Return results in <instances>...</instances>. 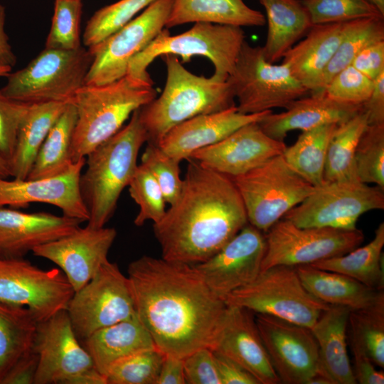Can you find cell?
<instances>
[{
	"label": "cell",
	"instance_id": "obj_25",
	"mask_svg": "<svg viewBox=\"0 0 384 384\" xmlns=\"http://www.w3.org/2000/svg\"><path fill=\"white\" fill-rule=\"evenodd\" d=\"M284 109L281 113L270 112L258 122L265 134L279 141H284L293 130L303 132L324 124H340L357 114L362 105L339 102L323 94L300 97Z\"/></svg>",
	"mask_w": 384,
	"mask_h": 384
},
{
	"label": "cell",
	"instance_id": "obj_16",
	"mask_svg": "<svg viewBox=\"0 0 384 384\" xmlns=\"http://www.w3.org/2000/svg\"><path fill=\"white\" fill-rule=\"evenodd\" d=\"M255 317L280 383L308 384L319 369V347L311 329L268 314Z\"/></svg>",
	"mask_w": 384,
	"mask_h": 384
},
{
	"label": "cell",
	"instance_id": "obj_10",
	"mask_svg": "<svg viewBox=\"0 0 384 384\" xmlns=\"http://www.w3.org/2000/svg\"><path fill=\"white\" fill-rule=\"evenodd\" d=\"M227 81L238 100V110L244 114L286 108L309 92L285 64L270 63L262 47L252 46L246 41Z\"/></svg>",
	"mask_w": 384,
	"mask_h": 384
},
{
	"label": "cell",
	"instance_id": "obj_58",
	"mask_svg": "<svg viewBox=\"0 0 384 384\" xmlns=\"http://www.w3.org/2000/svg\"><path fill=\"white\" fill-rule=\"evenodd\" d=\"M11 176L9 161L0 152V178L6 179Z\"/></svg>",
	"mask_w": 384,
	"mask_h": 384
},
{
	"label": "cell",
	"instance_id": "obj_21",
	"mask_svg": "<svg viewBox=\"0 0 384 384\" xmlns=\"http://www.w3.org/2000/svg\"><path fill=\"white\" fill-rule=\"evenodd\" d=\"M85 159H80L65 171L54 176L0 178V207L26 208L33 203H46L58 207L65 216L87 221L89 215L79 187Z\"/></svg>",
	"mask_w": 384,
	"mask_h": 384
},
{
	"label": "cell",
	"instance_id": "obj_45",
	"mask_svg": "<svg viewBox=\"0 0 384 384\" xmlns=\"http://www.w3.org/2000/svg\"><path fill=\"white\" fill-rule=\"evenodd\" d=\"M313 25L384 17L366 0H301Z\"/></svg>",
	"mask_w": 384,
	"mask_h": 384
},
{
	"label": "cell",
	"instance_id": "obj_42",
	"mask_svg": "<svg viewBox=\"0 0 384 384\" xmlns=\"http://www.w3.org/2000/svg\"><path fill=\"white\" fill-rule=\"evenodd\" d=\"M164 356L155 348L125 357L107 371V384H156Z\"/></svg>",
	"mask_w": 384,
	"mask_h": 384
},
{
	"label": "cell",
	"instance_id": "obj_51",
	"mask_svg": "<svg viewBox=\"0 0 384 384\" xmlns=\"http://www.w3.org/2000/svg\"><path fill=\"white\" fill-rule=\"evenodd\" d=\"M221 384H260L247 370L233 360L213 351Z\"/></svg>",
	"mask_w": 384,
	"mask_h": 384
},
{
	"label": "cell",
	"instance_id": "obj_18",
	"mask_svg": "<svg viewBox=\"0 0 384 384\" xmlns=\"http://www.w3.org/2000/svg\"><path fill=\"white\" fill-rule=\"evenodd\" d=\"M265 250L264 233L247 223L214 255L193 266L212 292L224 300L256 279Z\"/></svg>",
	"mask_w": 384,
	"mask_h": 384
},
{
	"label": "cell",
	"instance_id": "obj_46",
	"mask_svg": "<svg viewBox=\"0 0 384 384\" xmlns=\"http://www.w3.org/2000/svg\"><path fill=\"white\" fill-rule=\"evenodd\" d=\"M179 161L166 154L157 145L147 142L141 157V164L159 183L165 201L172 205L178 198L183 185Z\"/></svg>",
	"mask_w": 384,
	"mask_h": 384
},
{
	"label": "cell",
	"instance_id": "obj_59",
	"mask_svg": "<svg viewBox=\"0 0 384 384\" xmlns=\"http://www.w3.org/2000/svg\"><path fill=\"white\" fill-rule=\"evenodd\" d=\"M384 15V0H366Z\"/></svg>",
	"mask_w": 384,
	"mask_h": 384
},
{
	"label": "cell",
	"instance_id": "obj_32",
	"mask_svg": "<svg viewBox=\"0 0 384 384\" xmlns=\"http://www.w3.org/2000/svg\"><path fill=\"white\" fill-rule=\"evenodd\" d=\"M67 105L50 102L29 105L19 126L15 148L9 161L12 177L27 178L47 134Z\"/></svg>",
	"mask_w": 384,
	"mask_h": 384
},
{
	"label": "cell",
	"instance_id": "obj_8",
	"mask_svg": "<svg viewBox=\"0 0 384 384\" xmlns=\"http://www.w3.org/2000/svg\"><path fill=\"white\" fill-rule=\"evenodd\" d=\"M230 178L242 200L248 223L264 233L316 188L294 171L282 154Z\"/></svg>",
	"mask_w": 384,
	"mask_h": 384
},
{
	"label": "cell",
	"instance_id": "obj_50",
	"mask_svg": "<svg viewBox=\"0 0 384 384\" xmlns=\"http://www.w3.org/2000/svg\"><path fill=\"white\" fill-rule=\"evenodd\" d=\"M351 65L374 81L384 73V40L365 47L354 58Z\"/></svg>",
	"mask_w": 384,
	"mask_h": 384
},
{
	"label": "cell",
	"instance_id": "obj_52",
	"mask_svg": "<svg viewBox=\"0 0 384 384\" xmlns=\"http://www.w3.org/2000/svg\"><path fill=\"white\" fill-rule=\"evenodd\" d=\"M38 358L31 349L13 366L1 384H34Z\"/></svg>",
	"mask_w": 384,
	"mask_h": 384
},
{
	"label": "cell",
	"instance_id": "obj_37",
	"mask_svg": "<svg viewBox=\"0 0 384 384\" xmlns=\"http://www.w3.org/2000/svg\"><path fill=\"white\" fill-rule=\"evenodd\" d=\"M338 125L328 124L303 131L292 145L286 146L282 154L288 165L314 187L324 183L327 149Z\"/></svg>",
	"mask_w": 384,
	"mask_h": 384
},
{
	"label": "cell",
	"instance_id": "obj_44",
	"mask_svg": "<svg viewBox=\"0 0 384 384\" xmlns=\"http://www.w3.org/2000/svg\"><path fill=\"white\" fill-rule=\"evenodd\" d=\"M82 8V0H55L46 48L76 50L81 47L80 24Z\"/></svg>",
	"mask_w": 384,
	"mask_h": 384
},
{
	"label": "cell",
	"instance_id": "obj_11",
	"mask_svg": "<svg viewBox=\"0 0 384 384\" xmlns=\"http://www.w3.org/2000/svg\"><path fill=\"white\" fill-rule=\"evenodd\" d=\"M265 233L261 272L276 265L299 266L344 255L364 240L358 229L300 228L282 218Z\"/></svg>",
	"mask_w": 384,
	"mask_h": 384
},
{
	"label": "cell",
	"instance_id": "obj_56",
	"mask_svg": "<svg viewBox=\"0 0 384 384\" xmlns=\"http://www.w3.org/2000/svg\"><path fill=\"white\" fill-rule=\"evenodd\" d=\"M6 11L0 4V65L13 67L16 58L9 43V37L5 31Z\"/></svg>",
	"mask_w": 384,
	"mask_h": 384
},
{
	"label": "cell",
	"instance_id": "obj_17",
	"mask_svg": "<svg viewBox=\"0 0 384 384\" xmlns=\"http://www.w3.org/2000/svg\"><path fill=\"white\" fill-rule=\"evenodd\" d=\"M31 349L38 358L34 384H64L78 373L94 366L78 341L66 309L39 321Z\"/></svg>",
	"mask_w": 384,
	"mask_h": 384
},
{
	"label": "cell",
	"instance_id": "obj_27",
	"mask_svg": "<svg viewBox=\"0 0 384 384\" xmlns=\"http://www.w3.org/2000/svg\"><path fill=\"white\" fill-rule=\"evenodd\" d=\"M351 310L330 305L311 328L319 347V373L333 384H356L347 352V328Z\"/></svg>",
	"mask_w": 384,
	"mask_h": 384
},
{
	"label": "cell",
	"instance_id": "obj_2",
	"mask_svg": "<svg viewBox=\"0 0 384 384\" xmlns=\"http://www.w3.org/2000/svg\"><path fill=\"white\" fill-rule=\"evenodd\" d=\"M188 161L178 199L153 229L163 259L195 265L214 255L248 221L231 178Z\"/></svg>",
	"mask_w": 384,
	"mask_h": 384
},
{
	"label": "cell",
	"instance_id": "obj_20",
	"mask_svg": "<svg viewBox=\"0 0 384 384\" xmlns=\"http://www.w3.org/2000/svg\"><path fill=\"white\" fill-rule=\"evenodd\" d=\"M286 146L284 141L270 137L258 122H252L241 127L215 144L196 150L189 159L233 177L282 154Z\"/></svg>",
	"mask_w": 384,
	"mask_h": 384
},
{
	"label": "cell",
	"instance_id": "obj_43",
	"mask_svg": "<svg viewBox=\"0 0 384 384\" xmlns=\"http://www.w3.org/2000/svg\"><path fill=\"white\" fill-rule=\"evenodd\" d=\"M128 187L131 198L139 206L134 225L141 227L148 220L154 224L160 221L166 213V202L156 179L141 164H138Z\"/></svg>",
	"mask_w": 384,
	"mask_h": 384
},
{
	"label": "cell",
	"instance_id": "obj_34",
	"mask_svg": "<svg viewBox=\"0 0 384 384\" xmlns=\"http://www.w3.org/2000/svg\"><path fill=\"white\" fill-rule=\"evenodd\" d=\"M76 120L75 106L69 102L47 134L27 178L57 176L73 164L70 149Z\"/></svg>",
	"mask_w": 384,
	"mask_h": 384
},
{
	"label": "cell",
	"instance_id": "obj_53",
	"mask_svg": "<svg viewBox=\"0 0 384 384\" xmlns=\"http://www.w3.org/2000/svg\"><path fill=\"white\" fill-rule=\"evenodd\" d=\"M368 99L362 105L368 115V124H384V73L374 81Z\"/></svg>",
	"mask_w": 384,
	"mask_h": 384
},
{
	"label": "cell",
	"instance_id": "obj_36",
	"mask_svg": "<svg viewBox=\"0 0 384 384\" xmlns=\"http://www.w3.org/2000/svg\"><path fill=\"white\" fill-rule=\"evenodd\" d=\"M367 125L368 115L362 107L353 117L337 126L327 149L324 182L360 181L356 171L355 151Z\"/></svg>",
	"mask_w": 384,
	"mask_h": 384
},
{
	"label": "cell",
	"instance_id": "obj_5",
	"mask_svg": "<svg viewBox=\"0 0 384 384\" xmlns=\"http://www.w3.org/2000/svg\"><path fill=\"white\" fill-rule=\"evenodd\" d=\"M167 71L159 97L139 109L149 143L157 145L174 126L200 114L220 112L235 105L229 82L212 76L196 75L185 68L177 56H161Z\"/></svg>",
	"mask_w": 384,
	"mask_h": 384
},
{
	"label": "cell",
	"instance_id": "obj_9",
	"mask_svg": "<svg viewBox=\"0 0 384 384\" xmlns=\"http://www.w3.org/2000/svg\"><path fill=\"white\" fill-rule=\"evenodd\" d=\"M227 305L245 308L311 328L330 305L302 284L296 266L276 265L260 272L251 283L225 297Z\"/></svg>",
	"mask_w": 384,
	"mask_h": 384
},
{
	"label": "cell",
	"instance_id": "obj_48",
	"mask_svg": "<svg viewBox=\"0 0 384 384\" xmlns=\"http://www.w3.org/2000/svg\"><path fill=\"white\" fill-rule=\"evenodd\" d=\"M30 105L12 100L0 90V152L8 161L13 154L19 126Z\"/></svg>",
	"mask_w": 384,
	"mask_h": 384
},
{
	"label": "cell",
	"instance_id": "obj_57",
	"mask_svg": "<svg viewBox=\"0 0 384 384\" xmlns=\"http://www.w3.org/2000/svg\"><path fill=\"white\" fill-rule=\"evenodd\" d=\"M64 384H107V380L106 375L93 366L70 377Z\"/></svg>",
	"mask_w": 384,
	"mask_h": 384
},
{
	"label": "cell",
	"instance_id": "obj_12",
	"mask_svg": "<svg viewBox=\"0 0 384 384\" xmlns=\"http://www.w3.org/2000/svg\"><path fill=\"white\" fill-rule=\"evenodd\" d=\"M66 311L78 339L137 314L128 277L107 260L96 274L74 292Z\"/></svg>",
	"mask_w": 384,
	"mask_h": 384
},
{
	"label": "cell",
	"instance_id": "obj_13",
	"mask_svg": "<svg viewBox=\"0 0 384 384\" xmlns=\"http://www.w3.org/2000/svg\"><path fill=\"white\" fill-rule=\"evenodd\" d=\"M384 208V190L360 181L324 182L283 218L300 228L353 230L361 215Z\"/></svg>",
	"mask_w": 384,
	"mask_h": 384
},
{
	"label": "cell",
	"instance_id": "obj_4",
	"mask_svg": "<svg viewBox=\"0 0 384 384\" xmlns=\"http://www.w3.org/2000/svg\"><path fill=\"white\" fill-rule=\"evenodd\" d=\"M151 79L126 74L104 85H84L73 100L77 120L71 143L73 163L116 134L132 113L156 97Z\"/></svg>",
	"mask_w": 384,
	"mask_h": 384
},
{
	"label": "cell",
	"instance_id": "obj_55",
	"mask_svg": "<svg viewBox=\"0 0 384 384\" xmlns=\"http://www.w3.org/2000/svg\"><path fill=\"white\" fill-rule=\"evenodd\" d=\"M156 384H186L183 358L165 355Z\"/></svg>",
	"mask_w": 384,
	"mask_h": 384
},
{
	"label": "cell",
	"instance_id": "obj_40",
	"mask_svg": "<svg viewBox=\"0 0 384 384\" xmlns=\"http://www.w3.org/2000/svg\"><path fill=\"white\" fill-rule=\"evenodd\" d=\"M156 0H119L91 16L83 33V44L90 48L114 33Z\"/></svg>",
	"mask_w": 384,
	"mask_h": 384
},
{
	"label": "cell",
	"instance_id": "obj_41",
	"mask_svg": "<svg viewBox=\"0 0 384 384\" xmlns=\"http://www.w3.org/2000/svg\"><path fill=\"white\" fill-rule=\"evenodd\" d=\"M354 161L360 181L384 190V124L367 125L357 144Z\"/></svg>",
	"mask_w": 384,
	"mask_h": 384
},
{
	"label": "cell",
	"instance_id": "obj_14",
	"mask_svg": "<svg viewBox=\"0 0 384 384\" xmlns=\"http://www.w3.org/2000/svg\"><path fill=\"white\" fill-rule=\"evenodd\" d=\"M173 3L154 1L120 29L88 48L92 60L85 85H104L124 76L131 60L165 28Z\"/></svg>",
	"mask_w": 384,
	"mask_h": 384
},
{
	"label": "cell",
	"instance_id": "obj_47",
	"mask_svg": "<svg viewBox=\"0 0 384 384\" xmlns=\"http://www.w3.org/2000/svg\"><path fill=\"white\" fill-rule=\"evenodd\" d=\"M373 85V80L350 65L329 80L323 94L339 102L362 105L368 99Z\"/></svg>",
	"mask_w": 384,
	"mask_h": 384
},
{
	"label": "cell",
	"instance_id": "obj_33",
	"mask_svg": "<svg viewBox=\"0 0 384 384\" xmlns=\"http://www.w3.org/2000/svg\"><path fill=\"white\" fill-rule=\"evenodd\" d=\"M384 223H380L373 240L362 247L309 265L350 277L377 290L384 289L383 248Z\"/></svg>",
	"mask_w": 384,
	"mask_h": 384
},
{
	"label": "cell",
	"instance_id": "obj_19",
	"mask_svg": "<svg viewBox=\"0 0 384 384\" xmlns=\"http://www.w3.org/2000/svg\"><path fill=\"white\" fill-rule=\"evenodd\" d=\"M117 234L113 228L79 227L69 235L36 247L32 252L59 267L76 292L108 260Z\"/></svg>",
	"mask_w": 384,
	"mask_h": 384
},
{
	"label": "cell",
	"instance_id": "obj_1",
	"mask_svg": "<svg viewBox=\"0 0 384 384\" xmlns=\"http://www.w3.org/2000/svg\"><path fill=\"white\" fill-rule=\"evenodd\" d=\"M127 274L137 314L158 349L183 358L211 348L228 305L193 265L143 255Z\"/></svg>",
	"mask_w": 384,
	"mask_h": 384
},
{
	"label": "cell",
	"instance_id": "obj_26",
	"mask_svg": "<svg viewBox=\"0 0 384 384\" xmlns=\"http://www.w3.org/2000/svg\"><path fill=\"white\" fill-rule=\"evenodd\" d=\"M347 22V21H346ZM346 22L315 24L282 57V63L309 92L319 88L323 73L344 33Z\"/></svg>",
	"mask_w": 384,
	"mask_h": 384
},
{
	"label": "cell",
	"instance_id": "obj_6",
	"mask_svg": "<svg viewBox=\"0 0 384 384\" xmlns=\"http://www.w3.org/2000/svg\"><path fill=\"white\" fill-rule=\"evenodd\" d=\"M92 60L88 48H47L26 67L9 73L1 88L6 97L26 104L50 102H72L76 92L85 85Z\"/></svg>",
	"mask_w": 384,
	"mask_h": 384
},
{
	"label": "cell",
	"instance_id": "obj_7",
	"mask_svg": "<svg viewBox=\"0 0 384 384\" xmlns=\"http://www.w3.org/2000/svg\"><path fill=\"white\" fill-rule=\"evenodd\" d=\"M245 35L240 26L195 23L186 31L171 36L168 28L159 34L129 63L127 73L151 79L149 65L159 56L166 54L181 56L183 62L195 55L204 56L214 66L212 77L227 80L232 73Z\"/></svg>",
	"mask_w": 384,
	"mask_h": 384
},
{
	"label": "cell",
	"instance_id": "obj_15",
	"mask_svg": "<svg viewBox=\"0 0 384 384\" xmlns=\"http://www.w3.org/2000/svg\"><path fill=\"white\" fill-rule=\"evenodd\" d=\"M74 290L59 269L23 258L0 257V302L28 308L38 322L66 309Z\"/></svg>",
	"mask_w": 384,
	"mask_h": 384
},
{
	"label": "cell",
	"instance_id": "obj_28",
	"mask_svg": "<svg viewBox=\"0 0 384 384\" xmlns=\"http://www.w3.org/2000/svg\"><path fill=\"white\" fill-rule=\"evenodd\" d=\"M95 368L106 375L110 367L133 353L156 348L137 314L103 327L84 340Z\"/></svg>",
	"mask_w": 384,
	"mask_h": 384
},
{
	"label": "cell",
	"instance_id": "obj_24",
	"mask_svg": "<svg viewBox=\"0 0 384 384\" xmlns=\"http://www.w3.org/2000/svg\"><path fill=\"white\" fill-rule=\"evenodd\" d=\"M272 112L244 114L233 105L220 112L197 115L172 127L157 146L179 161L188 160L196 150L220 142L244 125L259 122Z\"/></svg>",
	"mask_w": 384,
	"mask_h": 384
},
{
	"label": "cell",
	"instance_id": "obj_22",
	"mask_svg": "<svg viewBox=\"0 0 384 384\" xmlns=\"http://www.w3.org/2000/svg\"><path fill=\"white\" fill-rule=\"evenodd\" d=\"M210 349L240 365L260 384L280 383L262 343L255 314L245 308L228 305L223 324Z\"/></svg>",
	"mask_w": 384,
	"mask_h": 384
},
{
	"label": "cell",
	"instance_id": "obj_3",
	"mask_svg": "<svg viewBox=\"0 0 384 384\" xmlns=\"http://www.w3.org/2000/svg\"><path fill=\"white\" fill-rule=\"evenodd\" d=\"M147 142L138 109L127 125L85 157L86 168L81 173L79 187L89 215L88 227H105L112 217L138 166L139 150Z\"/></svg>",
	"mask_w": 384,
	"mask_h": 384
},
{
	"label": "cell",
	"instance_id": "obj_60",
	"mask_svg": "<svg viewBox=\"0 0 384 384\" xmlns=\"http://www.w3.org/2000/svg\"><path fill=\"white\" fill-rule=\"evenodd\" d=\"M11 70V67L0 65V77L6 76Z\"/></svg>",
	"mask_w": 384,
	"mask_h": 384
},
{
	"label": "cell",
	"instance_id": "obj_31",
	"mask_svg": "<svg viewBox=\"0 0 384 384\" xmlns=\"http://www.w3.org/2000/svg\"><path fill=\"white\" fill-rule=\"evenodd\" d=\"M265 8L267 33L262 46L265 58L274 63L313 26L301 0H259Z\"/></svg>",
	"mask_w": 384,
	"mask_h": 384
},
{
	"label": "cell",
	"instance_id": "obj_49",
	"mask_svg": "<svg viewBox=\"0 0 384 384\" xmlns=\"http://www.w3.org/2000/svg\"><path fill=\"white\" fill-rule=\"evenodd\" d=\"M187 384H221L213 351L210 348L197 349L183 358Z\"/></svg>",
	"mask_w": 384,
	"mask_h": 384
},
{
	"label": "cell",
	"instance_id": "obj_30",
	"mask_svg": "<svg viewBox=\"0 0 384 384\" xmlns=\"http://www.w3.org/2000/svg\"><path fill=\"white\" fill-rule=\"evenodd\" d=\"M199 22L240 27L262 26L266 18L243 0H174L165 28Z\"/></svg>",
	"mask_w": 384,
	"mask_h": 384
},
{
	"label": "cell",
	"instance_id": "obj_39",
	"mask_svg": "<svg viewBox=\"0 0 384 384\" xmlns=\"http://www.w3.org/2000/svg\"><path fill=\"white\" fill-rule=\"evenodd\" d=\"M351 349L366 355L384 368V301L351 311L348 316Z\"/></svg>",
	"mask_w": 384,
	"mask_h": 384
},
{
	"label": "cell",
	"instance_id": "obj_54",
	"mask_svg": "<svg viewBox=\"0 0 384 384\" xmlns=\"http://www.w3.org/2000/svg\"><path fill=\"white\" fill-rule=\"evenodd\" d=\"M353 371L356 383L360 384H383L384 373L375 369V365L364 354L353 351Z\"/></svg>",
	"mask_w": 384,
	"mask_h": 384
},
{
	"label": "cell",
	"instance_id": "obj_23",
	"mask_svg": "<svg viewBox=\"0 0 384 384\" xmlns=\"http://www.w3.org/2000/svg\"><path fill=\"white\" fill-rule=\"evenodd\" d=\"M82 223L64 215L0 207V257L23 258L36 247L70 234Z\"/></svg>",
	"mask_w": 384,
	"mask_h": 384
},
{
	"label": "cell",
	"instance_id": "obj_35",
	"mask_svg": "<svg viewBox=\"0 0 384 384\" xmlns=\"http://www.w3.org/2000/svg\"><path fill=\"white\" fill-rule=\"evenodd\" d=\"M37 324L28 308L0 302V384L20 358L31 350Z\"/></svg>",
	"mask_w": 384,
	"mask_h": 384
},
{
	"label": "cell",
	"instance_id": "obj_29",
	"mask_svg": "<svg viewBox=\"0 0 384 384\" xmlns=\"http://www.w3.org/2000/svg\"><path fill=\"white\" fill-rule=\"evenodd\" d=\"M296 267L306 289L327 304L344 306L353 311L384 301L383 290L369 287L343 274L309 265Z\"/></svg>",
	"mask_w": 384,
	"mask_h": 384
},
{
	"label": "cell",
	"instance_id": "obj_38",
	"mask_svg": "<svg viewBox=\"0 0 384 384\" xmlns=\"http://www.w3.org/2000/svg\"><path fill=\"white\" fill-rule=\"evenodd\" d=\"M381 40H384V17L346 22L343 36L323 73L317 91L311 95H323L325 86L336 73L350 65L365 47Z\"/></svg>",
	"mask_w": 384,
	"mask_h": 384
}]
</instances>
